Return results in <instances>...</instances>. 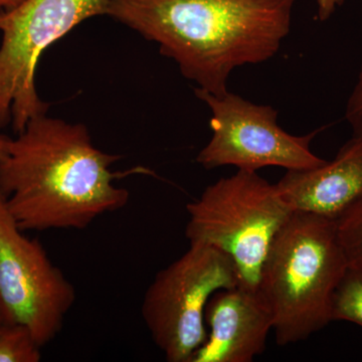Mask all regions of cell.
<instances>
[{
	"instance_id": "1",
	"label": "cell",
	"mask_w": 362,
	"mask_h": 362,
	"mask_svg": "<svg viewBox=\"0 0 362 362\" xmlns=\"http://www.w3.org/2000/svg\"><path fill=\"white\" fill-rule=\"evenodd\" d=\"M120 159L97 148L83 124L44 114L11 138L0 162V192L23 232L84 230L129 202L111 170Z\"/></svg>"
},
{
	"instance_id": "2",
	"label": "cell",
	"mask_w": 362,
	"mask_h": 362,
	"mask_svg": "<svg viewBox=\"0 0 362 362\" xmlns=\"http://www.w3.org/2000/svg\"><path fill=\"white\" fill-rule=\"evenodd\" d=\"M295 0H110L108 13L159 45L183 77L214 96L235 69L273 58L291 30Z\"/></svg>"
},
{
	"instance_id": "3",
	"label": "cell",
	"mask_w": 362,
	"mask_h": 362,
	"mask_svg": "<svg viewBox=\"0 0 362 362\" xmlns=\"http://www.w3.org/2000/svg\"><path fill=\"white\" fill-rule=\"evenodd\" d=\"M347 269L335 221L293 211L269 250L259 283L279 345L303 341L332 321L333 294Z\"/></svg>"
},
{
	"instance_id": "4",
	"label": "cell",
	"mask_w": 362,
	"mask_h": 362,
	"mask_svg": "<svg viewBox=\"0 0 362 362\" xmlns=\"http://www.w3.org/2000/svg\"><path fill=\"white\" fill-rule=\"evenodd\" d=\"M190 245L216 247L233 259L240 285L259 289L269 250L293 211L257 171L238 170L207 187L188 204Z\"/></svg>"
},
{
	"instance_id": "5",
	"label": "cell",
	"mask_w": 362,
	"mask_h": 362,
	"mask_svg": "<svg viewBox=\"0 0 362 362\" xmlns=\"http://www.w3.org/2000/svg\"><path fill=\"white\" fill-rule=\"evenodd\" d=\"M110 0H25L0 11V128L16 134L49 105L40 99L35 75L42 54L88 18L107 16Z\"/></svg>"
},
{
	"instance_id": "6",
	"label": "cell",
	"mask_w": 362,
	"mask_h": 362,
	"mask_svg": "<svg viewBox=\"0 0 362 362\" xmlns=\"http://www.w3.org/2000/svg\"><path fill=\"white\" fill-rule=\"evenodd\" d=\"M240 285L233 259L216 247L190 245L156 274L141 314L152 339L169 362H192L206 341V305L214 293Z\"/></svg>"
},
{
	"instance_id": "7",
	"label": "cell",
	"mask_w": 362,
	"mask_h": 362,
	"mask_svg": "<svg viewBox=\"0 0 362 362\" xmlns=\"http://www.w3.org/2000/svg\"><path fill=\"white\" fill-rule=\"evenodd\" d=\"M76 290L39 240L26 237L0 192V318L28 328L40 347L52 341Z\"/></svg>"
},
{
	"instance_id": "8",
	"label": "cell",
	"mask_w": 362,
	"mask_h": 362,
	"mask_svg": "<svg viewBox=\"0 0 362 362\" xmlns=\"http://www.w3.org/2000/svg\"><path fill=\"white\" fill-rule=\"evenodd\" d=\"M195 95L211 111V139L197 156L206 169L233 165L257 171L267 166L287 170L318 168L326 160L311 151L317 132L295 136L279 126L278 112L268 105H256L233 93L214 96L195 88Z\"/></svg>"
},
{
	"instance_id": "9",
	"label": "cell",
	"mask_w": 362,
	"mask_h": 362,
	"mask_svg": "<svg viewBox=\"0 0 362 362\" xmlns=\"http://www.w3.org/2000/svg\"><path fill=\"white\" fill-rule=\"evenodd\" d=\"M206 341L192 362H251L265 351L273 316L259 289L238 285L214 293L204 314Z\"/></svg>"
},
{
	"instance_id": "10",
	"label": "cell",
	"mask_w": 362,
	"mask_h": 362,
	"mask_svg": "<svg viewBox=\"0 0 362 362\" xmlns=\"http://www.w3.org/2000/svg\"><path fill=\"white\" fill-rule=\"evenodd\" d=\"M276 185L293 211L337 220L362 199V140L352 137L318 168L287 170Z\"/></svg>"
},
{
	"instance_id": "11",
	"label": "cell",
	"mask_w": 362,
	"mask_h": 362,
	"mask_svg": "<svg viewBox=\"0 0 362 362\" xmlns=\"http://www.w3.org/2000/svg\"><path fill=\"white\" fill-rule=\"evenodd\" d=\"M331 320L349 321L362 327V271L349 268L333 294Z\"/></svg>"
},
{
	"instance_id": "12",
	"label": "cell",
	"mask_w": 362,
	"mask_h": 362,
	"mask_svg": "<svg viewBox=\"0 0 362 362\" xmlns=\"http://www.w3.org/2000/svg\"><path fill=\"white\" fill-rule=\"evenodd\" d=\"M40 349L28 328L14 324L0 327V362H39Z\"/></svg>"
},
{
	"instance_id": "13",
	"label": "cell",
	"mask_w": 362,
	"mask_h": 362,
	"mask_svg": "<svg viewBox=\"0 0 362 362\" xmlns=\"http://www.w3.org/2000/svg\"><path fill=\"white\" fill-rule=\"evenodd\" d=\"M335 226L349 268L362 271V199L337 218Z\"/></svg>"
},
{
	"instance_id": "14",
	"label": "cell",
	"mask_w": 362,
	"mask_h": 362,
	"mask_svg": "<svg viewBox=\"0 0 362 362\" xmlns=\"http://www.w3.org/2000/svg\"><path fill=\"white\" fill-rule=\"evenodd\" d=\"M345 118L351 126L354 137L362 140V64L356 84L347 102Z\"/></svg>"
},
{
	"instance_id": "15",
	"label": "cell",
	"mask_w": 362,
	"mask_h": 362,
	"mask_svg": "<svg viewBox=\"0 0 362 362\" xmlns=\"http://www.w3.org/2000/svg\"><path fill=\"white\" fill-rule=\"evenodd\" d=\"M344 1L345 0H317L318 20L320 21L329 20L337 7L341 6Z\"/></svg>"
},
{
	"instance_id": "16",
	"label": "cell",
	"mask_w": 362,
	"mask_h": 362,
	"mask_svg": "<svg viewBox=\"0 0 362 362\" xmlns=\"http://www.w3.org/2000/svg\"><path fill=\"white\" fill-rule=\"evenodd\" d=\"M11 140V138L7 137V136L4 134H0V162L6 159Z\"/></svg>"
},
{
	"instance_id": "17",
	"label": "cell",
	"mask_w": 362,
	"mask_h": 362,
	"mask_svg": "<svg viewBox=\"0 0 362 362\" xmlns=\"http://www.w3.org/2000/svg\"><path fill=\"white\" fill-rule=\"evenodd\" d=\"M25 1V0H0V11H11Z\"/></svg>"
},
{
	"instance_id": "18",
	"label": "cell",
	"mask_w": 362,
	"mask_h": 362,
	"mask_svg": "<svg viewBox=\"0 0 362 362\" xmlns=\"http://www.w3.org/2000/svg\"><path fill=\"white\" fill-rule=\"evenodd\" d=\"M2 324H4V323H2L1 318H0V327H1Z\"/></svg>"
}]
</instances>
